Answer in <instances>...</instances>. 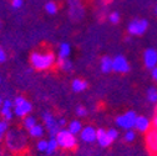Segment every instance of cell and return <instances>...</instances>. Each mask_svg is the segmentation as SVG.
Returning <instances> with one entry per match:
<instances>
[{
	"mask_svg": "<svg viewBox=\"0 0 157 156\" xmlns=\"http://www.w3.org/2000/svg\"><path fill=\"white\" fill-rule=\"evenodd\" d=\"M30 63L36 70H46L55 64V55L51 51H34L30 55Z\"/></svg>",
	"mask_w": 157,
	"mask_h": 156,
	"instance_id": "cell-1",
	"label": "cell"
},
{
	"mask_svg": "<svg viewBox=\"0 0 157 156\" xmlns=\"http://www.w3.org/2000/svg\"><path fill=\"white\" fill-rule=\"evenodd\" d=\"M56 140H57V144L60 147L63 149H74L76 146V138L75 135L71 134L69 130H60L57 134H56Z\"/></svg>",
	"mask_w": 157,
	"mask_h": 156,
	"instance_id": "cell-2",
	"label": "cell"
},
{
	"mask_svg": "<svg viewBox=\"0 0 157 156\" xmlns=\"http://www.w3.org/2000/svg\"><path fill=\"white\" fill-rule=\"evenodd\" d=\"M31 109H33L31 104L26 99H24L23 96H17L14 100L13 110H14V114L19 116V118H25L28 114H30Z\"/></svg>",
	"mask_w": 157,
	"mask_h": 156,
	"instance_id": "cell-3",
	"label": "cell"
},
{
	"mask_svg": "<svg viewBox=\"0 0 157 156\" xmlns=\"http://www.w3.org/2000/svg\"><path fill=\"white\" fill-rule=\"evenodd\" d=\"M136 119H137V114L135 111H127L121 116H117L116 118V124L121 129L131 130L132 127H135Z\"/></svg>",
	"mask_w": 157,
	"mask_h": 156,
	"instance_id": "cell-4",
	"label": "cell"
},
{
	"mask_svg": "<svg viewBox=\"0 0 157 156\" xmlns=\"http://www.w3.org/2000/svg\"><path fill=\"white\" fill-rule=\"evenodd\" d=\"M148 28V21L145 20V19H135L132 20L128 26H127V31L130 33V35L133 36H140L142 35Z\"/></svg>",
	"mask_w": 157,
	"mask_h": 156,
	"instance_id": "cell-5",
	"label": "cell"
},
{
	"mask_svg": "<svg viewBox=\"0 0 157 156\" xmlns=\"http://www.w3.org/2000/svg\"><path fill=\"white\" fill-rule=\"evenodd\" d=\"M43 119H44V124H45L50 136H51V138H55L56 134L60 131V129H59V126H60V125H59V123L55 120V118L50 112H44Z\"/></svg>",
	"mask_w": 157,
	"mask_h": 156,
	"instance_id": "cell-6",
	"label": "cell"
},
{
	"mask_svg": "<svg viewBox=\"0 0 157 156\" xmlns=\"http://www.w3.org/2000/svg\"><path fill=\"white\" fill-rule=\"evenodd\" d=\"M112 70L116 72H121L125 74L130 70L128 61L126 60V57L122 55H117L112 59Z\"/></svg>",
	"mask_w": 157,
	"mask_h": 156,
	"instance_id": "cell-7",
	"label": "cell"
},
{
	"mask_svg": "<svg viewBox=\"0 0 157 156\" xmlns=\"http://www.w3.org/2000/svg\"><path fill=\"white\" fill-rule=\"evenodd\" d=\"M144 63L147 69H153L157 66V51L155 49H147L144 53Z\"/></svg>",
	"mask_w": 157,
	"mask_h": 156,
	"instance_id": "cell-8",
	"label": "cell"
},
{
	"mask_svg": "<svg viewBox=\"0 0 157 156\" xmlns=\"http://www.w3.org/2000/svg\"><path fill=\"white\" fill-rule=\"evenodd\" d=\"M146 145L151 154H157V129H152L147 131Z\"/></svg>",
	"mask_w": 157,
	"mask_h": 156,
	"instance_id": "cell-9",
	"label": "cell"
},
{
	"mask_svg": "<svg viewBox=\"0 0 157 156\" xmlns=\"http://www.w3.org/2000/svg\"><path fill=\"white\" fill-rule=\"evenodd\" d=\"M96 140L99 142V145L102 147H107L112 142V140L110 139V136L107 134V130H104V129L96 130Z\"/></svg>",
	"mask_w": 157,
	"mask_h": 156,
	"instance_id": "cell-10",
	"label": "cell"
},
{
	"mask_svg": "<svg viewBox=\"0 0 157 156\" xmlns=\"http://www.w3.org/2000/svg\"><path fill=\"white\" fill-rule=\"evenodd\" d=\"M80 136H81V140L85 142H94L96 140V129L92 126L82 127Z\"/></svg>",
	"mask_w": 157,
	"mask_h": 156,
	"instance_id": "cell-11",
	"label": "cell"
},
{
	"mask_svg": "<svg viewBox=\"0 0 157 156\" xmlns=\"http://www.w3.org/2000/svg\"><path fill=\"white\" fill-rule=\"evenodd\" d=\"M151 127V123L145 116H137L136 123H135V129L140 132H147Z\"/></svg>",
	"mask_w": 157,
	"mask_h": 156,
	"instance_id": "cell-12",
	"label": "cell"
},
{
	"mask_svg": "<svg viewBox=\"0 0 157 156\" xmlns=\"http://www.w3.org/2000/svg\"><path fill=\"white\" fill-rule=\"evenodd\" d=\"M70 53H71L70 44L61 43L60 44V48H59V59H69Z\"/></svg>",
	"mask_w": 157,
	"mask_h": 156,
	"instance_id": "cell-13",
	"label": "cell"
},
{
	"mask_svg": "<svg viewBox=\"0 0 157 156\" xmlns=\"http://www.w3.org/2000/svg\"><path fill=\"white\" fill-rule=\"evenodd\" d=\"M71 88L75 92H82L84 90H86L87 88V83L82 79H75L71 84Z\"/></svg>",
	"mask_w": 157,
	"mask_h": 156,
	"instance_id": "cell-14",
	"label": "cell"
},
{
	"mask_svg": "<svg viewBox=\"0 0 157 156\" xmlns=\"http://www.w3.org/2000/svg\"><path fill=\"white\" fill-rule=\"evenodd\" d=\"M100 68H101V71L107 74L112 70V59L109 56H104L101 61H100Z\"/></svg>",
	"mask_w": 157,
	"mask_h": 156,
	"instance_id": "cell-15",
	"label": "cell"
},
{
	"mask_svg": "<svg viewBox=\"0 0 157 156\" xmlns=\"http://www.w3.org/2000/svg\"><path fill=\"white\" fill-rule=\"evenodd\" d=\"M67 130H69L71 134L77 135V134H80V132H81V130H82V125H81V123L78 121V120H72V121L69 124Z\"/></svg>",
	"mask_w": 157,
	"mask_h": 156,
	"instance_id": "cell-16",
	"label": "cell"
},
{
	"mask_svg": "<svg viewBox=\"0 0 157 156\" xmlns=\"http://www.w3.org/2000/svg\"><path fill=\"white\" fill-rule=\"evenodd\" d=\"M0 114L4 116V119H5L6 121H10V120L13 119V116L15 115L13 107H10V106H4V105H2V107H0Z\"/></svg>",
	"mask_w": 157,
	"mask_h": 156,
	"instance_id": "cell-17",
	"label": "cell"
},
{
	"mask_svg": "<svg viewBox=\"0 0 157 156\" xmlns=\"http://www.w3.org/2000/svg\"><path fill=\"white\" fill-rule=\"evenodd\" d=\"M29 134L33 136V138H41V136L44 135V127L41 125H34L31 129H29Z\"/></svg>",
	"mask_w": 157,
	"mask_h": 156,
	"instance_id": "cell-18",
	"label": "cell"
},
{
	"mask_svg": "<svg viewBox=\"0 0 157 156\" xmlns=\"http://www.w3.org/2000/svg\"><path fill=\"white\" fill-rule=\"evenodd\" d=\"M146 94H147V100L150 103H153V104L157 103V88H153V86L148 88Z\"/></svg>",
	"mask_w": 157,
	"mask_h": 156,
	"instance_id": "cell-19",
	"label": "cell"
},
{
	"mask_svg": "<svg viewBox=\"0 0 157 156\" xmlns=\"http://www.w3.org/2000/svg\"><path fill=\"white\" fill-rule=\"evenodd\" d=\"M59 144H57V140L56 138H51L49 141H48V149H46V152L48 154H52L56 149H57Z\"/></svg>",
	"mask_w": 157,
	"mask_h": 156,
	"instance_id": "cell-20",
	"label": "cell"
},
{
	"mask_svg": "<svg viewBox=\"0 0 157 156\" xmlns=\"http://www.w3.org/2000/svg\"><path fill=\"white\" fill-rule=\"evenodd\" d=\"M34 125H36V119L34 118V116H30V115H26L24 118V126L29 130L31 129Z\"/></svg>",
	"mask_w": 157,
	"mask_h": 156,
	"instance_id": "cell-21",
	"label": "cell"
},
{
	"mask_svg": "<svg viewBox=\"0 0 157 156\" xmlns=\"http://www.w3.org/2000/svg\"><path fill=\"white\" fill-rule=\"evenodd\" d=\"M60 64V68L64 70V71H70L72 70V63L69 60V59H60V61H59Z\"/></svg>",
	"mask_w": 157,
	"mask_h": 156,
	"instance_id": "cell-22",
	"label": "cell"
},
{
	"mask_svg": "<svg viewBox=\"0 0 157 156\" xmlns=\"http://www.w3.org/2000/svg\"><path fill=\"white\" fill-rule=\"evenodd\" d=\"M45 10H46L48 14L54 15V14L57 13V5H56L54 2H49V3H46V5H45Z\"/></svg>",
	"mask_w": 157,
	"mask_h": 156,
	"instance_id": "cell-23",
	"label": "cell"
},
{
	"mask_svg": "<svg viewBox=\"0 0 157 156\" xmlns=\"http://www.w3.org/2000/svg\"><path fill=\"white\" fill-rule=\"evenodd\" d=\"M135 136H136V134L132 130H126V134L124 135V140L126 142H132L135 140Z\"/></svg>",
	"mask_w": 157,
	"mask_h": 156,
	"instance_id": "cell-24",
	"label": "cell"
},
{
	"mask_svg": "<svg viewBox=\"0 0 157 156\" xmlns=\"http://www.w3.org/2000/svg\"><path fill=\"white\" fill-rule=\"evenodd\" d=\"M109 20H110L112 24H117V23L120 21V14H119V13H116V11L111 13L110 16H109Z\"/></svg>",
	"mask_w": 157,
	"mask_h": 156,
	"instance_id": "cell-25",
	"label": "cell"
},
{
	"mask_svg": "<svg viewBox=\"0 0 157 156\" xmlns=\"http://www.w3.org/2000/svg\"><path fill=\"white\" fill-rule=\"evenodd\" d=\"M36 147H37L39 151H46V149H48V141H46V140H40V141H37Z\"/></svg>",
	"mask_w": 157,
	"mask_h": 156,
	"instance_id": "cell-26",
	"label": "cell"
},
{
	"mask_svg": "<svg viewBox=\"0 0 157 156\" xmlns=\"http://www.w3.org/2000/svg\"><path fill=\"white\" fill-rule=\"evenodd\" d=\"M107 134H109L110 139H111L112 141H115L117 138H119V132H117V130H115V129H109V130H107Z\"/></svg>",
	"mask_w": 157,
	"mask_h": 156,
	"instance_id": "cell-27",
	"label": "cell"
},
{
	"mask_svg": "<svg viewBox=\"0 0 157 156\" xmlns=\"http://www.w3.org/2000/svg\"><path fill=\"white\" fill-rule=\"evenodd\" d=\"M8 130V121L4 120V121H0V138L4 135V132Z\"/></svg>",
	"mask_w": 157,
	"mask_h": 156,
	"instance_id": "cell-28",
	"label": "cell"
},
{
	"mask_svg": "<svg viewBox=\"0 0 157 156\" xmlns=\"http://www.w3.org/2000/svg\"><path fill=\"white\" fill-rule=\"evenodd\" d=\"M76 114H77V116H80V118H84V116L87 114V111L84 106H77L76 107Z\"/></svg>",
	"mask_w": 157,
	"mask_h": 156,
	"instance_id": "cell-29",
	"label": "cell"
},
{
	"mask_svg": "<svg viewBox=\"0 0 157 156\" xmlns=\"http://www.w3.org/2000/svg\"><path fill=\"white\" fill-rule=\"evenodd\" d=\"M23 4H24V0H11V5H13V8H15V9L21 8Z\"/></svg>",
	"mask_w": 157,
	"mask_h": 156,
	"instance_id": "cell-30",
	"label": "cell"
},
{
	"mask_svg": "<svg viewBox=\"0 0 157 156\" xmlns=\"http://www.w3.org/2000/svg\"><path fill=\"white\" fill-rule=\"evenodd\" d=\"M5 60H6V54H5V51L3 49H0V64L4 63Z\"/></svg>",
	"mask_w": 157,
	"mask_h": 156,
	"instance_id": "cell-31",
	"label": "cell"
},
{
	"mask_svg": "<svg viewBox=\"0 0 157 156\" xmlns=\"http://www.w3.org/2000/svg\"><path fill=\"white\" fill-rule=\"evenodd\" d=\"M152 79H153V80L157 83V66L152 69Z\"/></svg>",
	"mask_w": 157,
	"mask_h": 156,
	"instance_id": "cell-32",
	"label": "cell"
},
{
	"mask_svg": "<svg viewBox=\"0 0 157 156\" xmlns=\"http://www.w3.org/2000/svg\"><path fill=\"white\" fill-rule=\"evenodd\" d=\"M153 126H155V129H157V109H156V116L153 119Z\"/></svg>",
	"mask_w": 157,
	"mask_h": 156,
	"instance_id": "cell-33",
	"label": "cell"
},
{
	"mask_svg": "<svg viewBox=\"0 0 157 156\" xmlns=\"http://www.w3.org/2000/svg\"><path fill=\"white\" fill-rule=\"evenodd\" d=\"M57 123H59V125H60V126H64V125L66 124V120H65V119H60Z\"/></svg>",
	"mask_w": 157,
	"mask_h": 156,
	"instance_id": "cell-34",
	"label": "cell"
},
{
	"mask_svg": "<svg viewBox=\"0 0 157 156\" xmlns=\"http://www.w3.org/2000/svg\"><path fill=\"white\" fill-rule=\"evenodd\" d=\"M2 105H3V100H2V97H0V107H2Z\"/></svg>",
	"mask_w": 157,
	"mask_h": 156,
	"instance_id": "cell-35",
	"label": "cell"
},
{
	"mask_svg": "<svg viewBox=\"0 0 157 156\" xmlns=\"http://www.w3.org/2000/svg\"><path fill=\"white\" fill-rule=\"evenodd\" d=\"M155 13L157 14V5H156V8H155Z\"/></svg>",
	"mask_w": 157,
	"mask_h": 156,
	"instance_id": "cell-36",
	"label": "cell"
},
{
	"mask_svg": "<svg viewBox=\"0 0 157 156\" xmlns=\"http://www.w3.org/2000/svg\"><path fill=\"white\" fill-rule=\"evenodd\" d=\"M0 84H2V77H0Z\"/></svg>",
	"mask_w": 157,
	"mask_h": 156,
	"instance_id": "cell-37",
	"label": "cell"
}]
</instances>
